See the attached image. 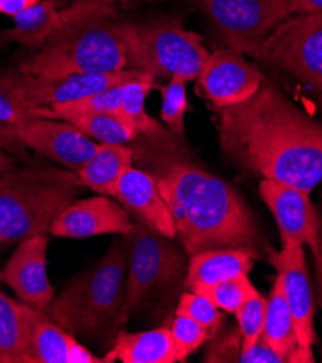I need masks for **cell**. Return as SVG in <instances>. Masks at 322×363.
I'll return each mask as SVG.
<instances>
[{
  "instance_id": "27",
  "label": "cell",
  "mask_w": 322,
  "mask_h": 363,
  "mask_svg": "<svg viewBox=\"0 0 322 363\" xmlns=\"http://www.w3.org/2000/svg\"><path fill=\"white\" fill-rule=\"evenodd\" d=\"M77 126L82 132L90 136L97 143L127 145L136 140L138 132L119 113L86 115L67 121Z\"/></svg>"
},
{
  "instance_id": "38",
  "label": "cell",
  "mask_w": 322,
  "mask_h": 363,
  "mask_svg": "<svg viewBox=\"0 0 322 363\" xmlns=\"http://www.w3.org/2000/svg\"><path fill=\"white\" fill-rule=\"evenodd\" d=\"M291 12L292 15L322 12V0H292Z\"/></svg>"
},
{
  "instance_id": "5",
  "label": "cell",
  "mask_w": 322,
  "mask_h": 363,
  "mask_svg": "<svg viewBox=\"0 0 322 363\" xmlns=\"http://www.w3.org/2000/svg\"><path fill=\"white\" fill-rule=\"evenodd\" d=\"M114 16L115 9L106 8L67 23L16 69L45 79L127 69V50Z\"/></svg>"
},
{
  "instance_id": "4",
  "label": "cell",
  "mask_w": 322,
  "mask_h": 363,
  "mask_svg": "<svg viewBox=\"0 0 322 363\" xmlns=\"http://www.w3.org/2000/svg\"><path fill=\"white\" fill-rule=\"evenodd\" d=\"M85 190L76 172L50 164L28 161L0 171V245L50 233Z\"/></svg>"
},
{
  "instance_id": "18",
  "label": "cell",
  "mask_w": 322,
  "mask_h": 363,
  "mask_svg": "<svg viewBox=\"0 0 322 363\" xmlns=\"http://www.w3.org/2000/svg\"><path fill=\"white\" fill-rule=\"evenodd\" d=\"M115 199L150 230L177 238L174 219L151 172L129 167L118 181Z\"/></svg>"
},
{
  "instance_id": "16",
  "label": "cell",
  "mask_w": 322,
  "mask_h": 363,
  "mask_svg": "<svg viewBox=\"0 0 322 363\" xmlns=\"http://www.w3.org/2000/svg\"><path fill=\"white\" fill-rule=\"evenodd\" d=\"M135 229L128 210L99 194L90 199L76 200L57 217L50 233L57 238L86 239L100 235L128 236Z\"/></svg>"
},
{
  "instance_id": "30",
  "label": "cell",
  "mask_w": 322,
  "mask_h": 363,
  "mask_svg": "<svg viewBox=\"0 0 322 363\" xmlns=\"http://www.w3.org/2000/svg\"><path fill=\"white\" fill-rule=\"evenodd\" d=\"M188 80L183 77H173L161 89L160 118L171 135H185V116L190 104L186 91Z\"/></svg>"
},
{
  "instance_id": "8",
  "label": "cell",
  "mask_w": 322,
  "mask_h": 363,
  "mask_svg": "<svg viewBox=\"0 0 322 363\" xmlns=\"http://www.w3.org/2000/svg\"><path fill=\"white\" fill-rule=\"evenodd\" d=\"M232 51L256 57L269 35L292 16V0H193Z\"/></svg>"
},
{
  "instance_id": "15",
  "label": "cell",
  "mask_w": 322,
  "mask_h": 363,
  "mask_svg": "<svg viewBox=\"0 0 322 363\" xmlns=\"http://www.w3.org/2000/svg\"><path fill=\"white\" fill-rule=\"evenodd\" d=\"M47 235L22 239L8 259L2 281L9 285L26 306L45 311L55 297L47 274Z\"/></svg>"
},
{
  "instance_id": "28",
  "label": "cell",
  "mask_w": 322,
  "mask_h": 363,
  "mask_svg": "<svg viewBox=\"0 0 322 363\" xmlns=\"http://www.w3.org/2000/svg\"><path fill=\"white\" fill-rule=\"evenodd\" d=\"M125 84L127 83L109 87L100 93H96L75 101L54 106L51 107V111L57 119H63V121H70V119L86 116V115L119 113L122 91Z\"/></svg>"
},
{
  "instance_id": "25",
  "label": "cell",
  "mask_w": 322,
  "mask_h": 363,
  "mask_svg": "<svg viewBox=\"0 0 322 363\" xmlns=\"http://www.w3.org/2000/svg\"><path fill=\"white\" fill-rule=\"evenodd\" d=\"M262 337L288 362L289 354L299 345L295 323L288 306V301L284 298L281 279L277 275L272 291L266 304V318H264V329Z\"/></svg>"
},
{
  "instance_id": "29",
  "label": "cell",
  "mask_w": 322,
  "mask_h": 363,
  "mask_svg": "<svg viewBox=\"0 0 322 363\" xmlns=\"http://www.w3.org/2000/svg\"><path fill=\"white\" fill-rule=\"evenodd\" d=\"M189 291L208 297L222 311L234 314L245 300L257 293V289L248 275H242L218 284L193 285L189 288Z\"/></svg>"
},
{
  "instance_id": "21",
  "label": "cell",
  "mask_w": 322,
  "mask_h": 363,
  "mask_svg": "<svg viewBox=\"0 0 322 363\" xmlns=\"http://www.w3.org/2000/svg\"><path fill=\"white\" fill-rule=\"evenodd\" d=\"M106 363H176V350L170 328L131 333L121 330L114 339L112 350L104 356Z\"/></svg>"
},
{
  "instance_id": "26",
  "label": "cell",
  "mask_w": 322,
  "mask_h": 363,
  "mask_svg": "<svg viewBox=\"0 0 322 363\" xmlns=\"http://www.w3.org/2000/svg\"><path fill=\"white\" fill-rule=\"evenodd\" d=\"M156 77L141 72L138 77L124 86L119 115L134 126L138 135H144L156 140H163L168 136L164 128L153 119L146 111V100L154 87Z\"/></svg>"
},
{
  "instance_id": "35",
  "label": "cell",
  "mask_w": 322,
  "mask_h": 363,
  "mask_svg": "<svg viewBox=\"0 0 322 363\" xmlns=\"http://www.w3.org/2000/svg\"><path fill=\"white\" fill-rule=\"evenodd\" d=\"M240 363H286L284 359L263 339L260 337L253 346L242 349Z\"/></svg>"
},
{
  "instance_id": "11",
  "label": "cell",
  "mask_w": 322,
  "mask_h": 363,
  "mask_svg": "<svg viewBox=\"0 0 322 363\" xmlns=\"http://www.w3.org/2000/svg\"><path fill=\"white\" fill-rule=\"evenodd\" d=\"M18 135L28 150L76 174L93 157L99 145L73 123L47 116L23 119L18 125Z\"/></svg>"
},
{
  "instance_id": "10",
  "label": "cell",
  "mask_w": 322,
  "mask_h": 363,
  "mask_svg": "<svg viewBox=\"0 0 322 363\" xmlns=\"http://www.w3.org/2000/svg\"><path fill=\"white\" fill-rule=\"evenodd\" d=\"M139 74V71L127 68L115 72H83L60 79H45L16 69L15 87L19 99L28 107L40 111L43 107L51 108L128 83Z\"/></svg>"
},
{
  "instance_id": "24",
  "label": "cell",
  "mask_w": 322,
  "mask_h": 363,
  "mask_svg": "<svg viewBox=\"0 0 322 363\" xmlns=\"http://www.w3.org/2000/svg\"><path fill=\"white\" fill-rule=\"evenodd\" d=\"M29 308L0 293V363H28Z\"/></svg>"
},
{
  "instance_id": "33",
  "label": "cell",
  "mask_w": 322,
  "mask_h": 363,
  "mask_svg": "<svg viewBox=\"0 0 322 363\" xmlns=\"http://www.w3.org/2000/svg\"><path fill=\"white\" fill-rule=\"evenodd\" d=\"M266 304L267 298H264L257 291L248 300H245L242 306L234 313L242 336V349L253 346L262 337L266 318Z\"/></svg>"
},
{
  "instance_id": "37",
  "label": "cell",
  "mask_w": 322,
  "mask_h": 363,
  "mask_svg": "<svg viewBox=\"0 0 322 363\" xmlns=\"http://www.w3.org/2000/svg\"><path fill=\"white\" fill-rule=\"evenodd\" d=\"M41 0H0V15L14 18Z\"/></svg>"
},
{
  "instance_id": "36",
  "label": "cell",
  "mask_w": 322,
  "mask_h": 363,
  "mask_svg": "<svg viewBox=\"0 0 322 363\" xmlns=\"http://www.w3.org/2000/svg\"><path fill=\"white\" fill-rule=\"evenodd\" d=\"M313 259H315V298L316 304L322 310V216H319V226H318V239L316 245L312 249Z\"/></svg>"
},
{
  "instance_id": "3",
  "label": "cell",
  "mask_w": 322,
  "mask_h": 363,
  "mask_svg": "<svg viewBox=\"0 0 322 363\" xmlns=\"http://www.w3.org/2000/svg\"><path fill=\"white\" fill-rule=\"evenodd\" d=\"M128 239H117L103 258L71 281L45 313L64 330L89 342H109L125 324Z\"/></svg>"
},
{
  "instance_id": "23",
  "label": "cell",
  "mask_w": 322,
  "mask_h": 363,
  "mask_svg": "<svg viewBox=\"0 0 322 363\" xmlns=\"http://www.w3.org/2000/svg\"><path fill=\"white\" fill-rule=\"evenodd\" d=\"M134 150L127 145L99 143L93 157L77 172L86 189L97 194L115 197L121 175L132 167Z\"/></svg>"
},
{
  "instance_id": "1",
  "label": "cell",
  "mask_w": 322,
  "mask_h": 363,
  "mask_svg": "<svg viewBox=\"0 0 322 363\" xmlns=\"http://www.w3.org/2000/svg\"><path fill=\"white\" fill-rule=\"evenodd\" d=\"M220 148L237 165L312 193L322 183V123L267 80L248 100L215 108Z\"/></svg>"
},
{
  "instance_id": "43",
  "label": "cell",
  "mask_w": 322,
  "mask_h": 363,
  "mask_svg": "<svg viewBox=\"0 0 322 363\" xmlns=\"http://www.w3.org/2000/svg\"><path fill=\"white\" fill-rule=\"evenodd\" d=\"M0 281H2V272H0Z\"/></svg>"
},
{
  "instance_id": "34",
  "label": "cell",
  "mask_w": 322,
  "mask_h": 363,
  "mask_svg": "<svg viewBox=\"0 0 322 363\" xmlns=\"http://www.w3.org/2000/svg\"><path fill=\"white\" fill-rule=\"evenodd\" d=\"M210 340L212 342L206 350L203 362L234 363L240 360V354L242 349V336L238 328L230 329L222 335H217Z\"/></svg>"
},
{
  "instance_id": "39",
  "label": "cell",
  "mask_w": 322,
  "mask_h": 363,
  "mask_svg": "<svg viewBox=\"0 0 322 363\" xmlns=\"http://www.w3.org/2000/svg\"><path fill=\"white\" fill-rule=\"evenodd\" d=\"M312 346H304L298 345L295 350L289 354L288 362L289 363H313V353H312Z\"/></svg>"
},
{
  "instance_id": "14",
  "label": "cell",
  "mask_w": 322,
  "mask_h": 363,
  "mask_svg": "<svg viewBox=\"0 0 322 363\" xmlns=\"http://www.w3.org/2000/svg\"><path fill=\"white\" fill-rule=\"evenodd\" d=\"M262 72L232 50L209 54L198 77L199 86L215 108L248 100L260 89Z\"/></svg>"
},
{
  "instance_id": "32",
  "label": "cell",
  "mask_w": 322,
  "mask_h": 363,
  "mask_svg": "<svg viewBox=\"0 0 322 363\" xmlns=\"http://www.w3.org/2000/svg\"><path fill=\"white\" fill-rule=\"evenodd\" d=\"M168 328L171 332L177 362H185L206 340H210V335L205 325L189 317L176 315Z\"/></svg>"
},
{
  "instance_id": "20",
  "label": "cell",
  "mask_w": 322,
  "mask_h": 363,
  "mask_svg": "<svg viewBox=\"0 0 322 363\" xmlns=\"http://www.w3.org/2000/svg\"><path fill=\"white\" fill-rule=\"evenodd\" d=\"M16 69L0 68V150L14 155L18 161L28 162L29 150L18 135V125L29 116H47L54 118L50 107H43L40 111L28 107L18 96L16 87Z\"/></svg>"
},
{
  "instance_id": "17",
  "label": "cell",
  "mask_w": 322,
  "mask_h": 363,
  "mask_svg": "<svg viewBox=\"0 0 322 363\" xmlns=\"http://www.w3.org/2000/svg\"><path fill=\"white\" fill-rule=\"evenodd\" d=\"M259 193L274 216L281 245L294 240L312 250L318 239L319 214L309 193L267 178L260 183Z\"/></svg>"
},
{
  "instance_id": "6",
  "label": "cell",
  "mask_w": 322,
  "mask_h": 363,
  "mask_svg": "<svg viewBox=\"0 0 322 363\" xmlns=\"http://www.w3.org/2000/svg\"><path fill=\"white\" fill-rule=\"evenodd\" d=\"M127 50V67L156 79L198 80L209 57L203 38L177 22L118 23Z\"/></svg>"
},
{
  "instance_id": "31",
  "label": "cell",
  "mask_w": 322,
  "mask_h": 363,
  "mask_svg": "<svg viewBox=\"0 0 322 363\" xmlns=\"http://www.w3.org/2000/svg\"><path fill=\"white\" fill-rule=\"evenodd\" d=\"M176 315L189 317L205 325L210 339L220 333L221 323L224 320L221 308L215 306L208 297L193 291L182 293L176 307Z\"/></svg>"
},
{
  "instance_id": "2",
  "label": "cell",
  "mask_w": 322,
  "mask_h": 363,
  "mask_svg": "<svg viewBox=\"0 0 322 363\" xmlns=\"http://www.w3.org/2000/svg\"><path fill=\"white\" fill-rule=\"evenodd\" d=\"M189 257L212 247H232L260 258V232L240 193L222 178L173 161L151 172Z\"/></svg>"
},
{
  "instance_id": "19",
  "label": "cell",
  "mask_w": 322,
  "mask_h": 363,
  "mask_svg": "<svg viewBox=\"0 0 322 363\" xmlns=\"http://www.w3.org/2000/svg\"><path fill=\"white\" fill-rule=\"evenodd\" d=\"M28 363H106L45 311L29 308Z\"/></svg>"
},
{
  "instance_id": "41",
  "label": "cell",
  "mask_w": 322,
  "mask_h": 363,
  "mask_svg": "<svg viewBox=\"0 0 322 363\" xmlns=\"http://www.w3.org/2000/svg\"><path fill=\"white\" fill-rule=\"evenodd\" d=\"M321 96H319V106H321V111H322V89H321Z\"/></svg>"
},
{
  "instance_id": "9",
  "label": "cell",
  "mask_w": 322,
  "mask_h": 363,
  "mask_svg": "<svg viewBox=\"0 0 322 363\" xmlns=\"http://www.w3.org/2000/svg\"><path fill=\"white\" fill-rule=\"evenodd\" d=\"M256 58L321 91L322 12L296 15L281 22L263 43Z\"/></svg>"
},
{
  "instance_id": "40",
  "label": "cell",
  "mask_w": 322,
  "mask_h": 363,
  "mask_svg": "<svg viewBox=\"0 0 322 363\" xmlns=\"http://www.w3.org/2000/svg\"><path fill=\"white\" fill-rule=\"evenodd\" d=\"M18 162H19V161H18L14 155H11V154H8V152L0 150V171L11 169V168H14Z\"/></svg>"
},
{
  "instance_id": "13",
  "label": "cell",
  "mask_w": 322,
  "mask_h": 363,
  "mask_svg": "<svg viewBox=\"0 0 322 363\" xmlns=\"http://www.w3.org/2000/svg\"><path fill=\"white\" fill-rule=\"evenodd\" d=\"M115 0H76L61 9L58 0H41L14 16V26L0 30V44H19L28 50L41 48L67 23L95 11L114 8Z\"/></svg>"
},
{
  "instance_id": "7",
  "label": "cell",
  "mask_w": 322,
  "mask_h": 363,
  "mask_svg": "<svg viewBox=\"0 0 322 363\" xmlns=\"http://www.w3.org/2000/svg\"><path fill=\"white\" fill-rule=\"evenodd\" d=\"M128 239V267L124 296V317L149 307L170 288L183 284L188 275L185 249L171 238L159 235L142 223Z\"/></svg>"
},
{
  "instance_id": "22",
  "label": "cell",
  "mask_w": 322,
  "mask_h": 363,
  "mask_svg": "<svg viewBox=\"0 0 322 363\" xmlns=\"http://www.w3.org/2000/svg\"><path fill=\"white\" fill-rule=\"evenodd\" d=\"M253 267V257L241 249H205L190 257L185 286L210 285L248 275Z\"/></svg>"
},
{
  "instance_id": "42",
  "label": "cell",
  "mask_w": 322,
  "mask_h": 363,
  "mask_svg": "<svg viewBox=\"0 0 322 363\" xmlns=\"http://www.w3.org/2000/svg\"><path fill=\"white\" fill-rule=\"evenodd\" d=\"M321 360H322V346H321Z\"/></svg>"
},
{
  "instance_id": "12",
  "label": "cell",
  "mask_w": 322,
  "mask_h": 363,
  "mask_svg": "<svg viewBox=\"0 0 322 363\" xmlns=\"http://www.w3.org/2000/svg\"><path fill=\"white\" fill-rule=\"evenodd\" d=\"M269 262L276 268L281 279L286 301L291 308L299 345L312 346L316 343L315 333V291L312 289L304 246L298 242H288L281 250H269Z\"/></svg>"
}]
</instances>
